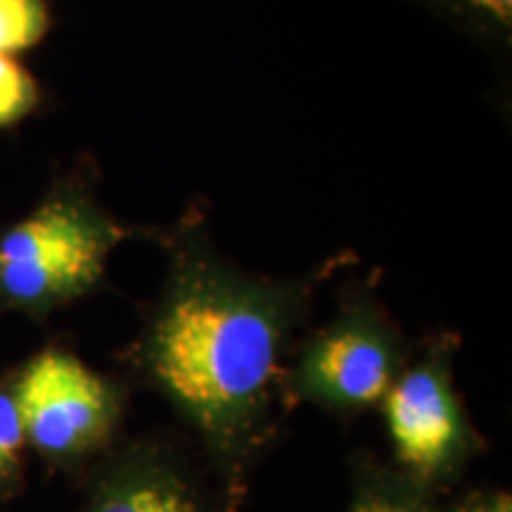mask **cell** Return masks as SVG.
Returning a JSON list of instances; mask_svg holds the SVG:
<instances>
[{"instance_id": "6da1fadb", "label": "cell", "mask_w": 512, "mask_h": 512, "mask_svg": "<svg viewBox=\"0 0 512 512\" xmlns=\"http://www.w3.org/2000/svg\"><path fill=\"white\" fill-rule=\"evenodd\" d=\"M280 332L273 299L197 264L178 275L152 332L150 363L204 430L230 432L264 399Z\"/></svg>"}, {"instance_id": "7a4b0ae2", "label": "cell", "mask_w": 512, "mask_h": 512, "mask_svg": "<svg viewBox=\"0 0 512 512\" xmlns=\"http://www.w3.org/2000/svg\"><path fill=\"white\" fill-rule=\"evenodd\" d=\"M112 233L76 204L36 211L0 240V287L17 302H48L98 278Z\"/></svg>"}, {"instance_id": "3957f363", "label": "cell", "mask_w": 512, "mask_h": 512, "mask_svg": "<svg viewBox=\"0 0 512 512\" xmlns=\"http://www.w3.org/2000/svg\"><path fill=\"white\" fill-rule=\"evenodd\" d=\"M15 401L27 439L55 456L91 446L112 420V396L105 382L60 351H46L31 363Z\"/></svg>"}, {"instance_id": "277c9868", "label": "cell", "mask_w": 512, "mask_h": 512, "mask_svg": "<svg viewBox=\"0 0 512 512\" xmlns=\"http://www.w3.org/2000/svg\"><path fill=\"white\" fill-rule=\"evenodd\" d=\"M387 422L396 453L420 475H432L456 453L463 422L444 375L422 366L389 387Z\"/></svg>"}, {"instance_id": "5b68a950", "label": "cell", "mask_w": 512, "mask_h": 512, "mask_svg": "<svg viewBox=\"0 0 512 512\" xmlns=\"http://www.w3.org/2000/svg\"><path fill=\"white\" fill-rule=\"evenodd\" d=\"M394 354L366 323L339 325L306 354L302 380L313 396L339 406H368L392 387Z\"/></svg>"}, {"instance_id": "8992f818", "label": "cell", "mask_w": 512, "mask_h": 512, "mask_svg": "<svg viewBox=\"0 0 512 512\" xmlns=\"http://www.w3.org/2000/svg\"><path fill=\"white\" fill-rule=\"evenodd\" d=\"M93 512H200V508L171 479L140 477L110 491Z\"/></svg>"}, {"instance_id": "52a82bcc", "label": "cell", "mask_w": 512, "mask_h": 512, "mask_svg": "<svg viewBox=\"0 0 512 512\" xmlns=\"http://www.w3.org/2000/svg\"><path fill=\"white\" fill-rule=\"evenodd\" d=\"M50 27L46 0H0V53L34 48Z\"/></svg>"}, {"instance_id": "ba28073f", "label": "cell", "mask_w": 512, "mask_h": 512, "mask_svg": "<svg viewBox=\"0 0 512 512\" xmlns=\"http://www.w3.org/2000/svg\"><path fill=\"white\" fill-rule=\"evenodd\" d=\"M36 81L12 55L0 53V126L15 124L36 105Z\"/></svg>"}, {"instance_id": "9c48e42d", "label": "cell", "mask_w": 512, "mask_h": 512, "mask_svg": "<svg viewBox=\"0 0 512 512\" xmlns=\"http://www.w3.org/2000/svg\"><path fill=\"white\" fill-rule=\"evenodd\" d=\"M24 439L27 434H24L15 396L0 392V479L15 470Z\"/></svg>"}, {"instance_id": "30bf717a", "label": "cell", "mask_w": 512, "mask_h": 512, "mask_svg": "<svg viewBox=\"0 0 512 512\" xmlns=\"http://www.w3.org/2000/svg\"><path fill=\"white\" fill-rule=\"evenodd\" d=\"M467 10L482 15L486 22L498 24V27L510 29L512 19V0H458Z\"/></svg>"}, {"instance_id": "8fae6325", "label": "cell", "mask_w": 512, "mask_h": 512, "mask_svg": "<svg viewBox=\"0 0 512 512\" xmlns=\"http://www.w3.org/2000/svg\"><path fill=\"white\" fill-rule=\"evenodd\" d=\"M356 512H411L408 508H401V505L394 503H384V501H370L366 505H361Z\"/></svg>"}, {"instance_id": "7c38bea8", "label": "cell", "mask_w": 512, "mask_h": 512, "mask_svg": "<svg viewBox=\"0 0 512 512\" xmlns=\"http://www.w3.org/2000/svg\"><path fill=\"white\" fill-rule=\"evenodd\" d=\"M477 512H512V503H510V496H498L491 501L489 505H484V508H479Z\"/></svg>"}]
</instances>
